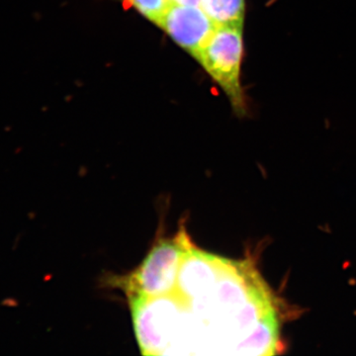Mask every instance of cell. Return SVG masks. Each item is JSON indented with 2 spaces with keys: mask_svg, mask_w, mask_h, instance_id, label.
I'll use <instances>...</instances> for the list:
<instances>
[{
  "mask_svg": "<svg viewBox=\"0 0 356 356\" xmlns=\"http://www.w3.org/2000/svg\"><path fill=\"white\" fill-rule=\"evenodd\" d=\"M161 355H273L280 348L277 299L248 261L224 259L216 280L192 296L149 298Z\"/></svg>",
  "mask_w": 356,
  "mask_h": 356,
  "instance_id": "cell-1",
  "label": "cell"
},
{
  "mask_svg": "<svg viewBox=\"0 0 356 356\" xmlns=\"http://www.w3.org/2000/svg\"><path fill=\"white\" fill-rule=\"evenodd\" d=\"M191 243V238L182 229L172 240L154 245L140 266L122 284L128 299L170 294L177 284L182 259Z\"/></svg>",
  "mask_w": 356,
  "mask_h": 356,
  "instance_id": "cell-2",
  "label": "cell"
},
{
  "mask_svg": "<svg viewBox=\"0 0 356 356\" xmlns=\"http://www.w3.org/2000/svg\"><path fill=\"white\" fill-rule=\"evenodd\" d=\"M243 51V27L217 26L196 58L221 86L238 115L245 114V111L240 83Z\"/></svg>",
  "mask_w": 356,
  "mask_h": 356,
  "instance_id": "cell-3",
  "label": "cell"
},
{
  "mask_svg": "<svg viewBox=\"0 0 356 356\" xmlns=\"http://www.w3.org/2000/svg\"><path fill=\"white\" fill-rule=\"evenodd\" d=\"M158 26L196 58L217 28L201 7L184 6L173 0Z\"/></svg>",
  "mask_w": 356,
  "mask_h": 356,
  "instance_id": "cell-4",
  "label": "cell"
},
{
  "mask_svg": "<svg viewBox=\"0 0 356 356\" xmlns=\"http://www.w3.org/2000/svg\"><path fill=\"white\" fill-rule=\"evenodd\" d=\"M200 7L217 26H243L245 0H201Z\"/></svg>",
  "mask_w": 356,
  "mask_h": 356,
  "instance_id": "cell-5",
  "label": "cell"
},
{
  "mask_svg": "<svg viewBox=\"0 0 356 356\" xmlns=\"http://www.w3.org/2000/svg\"><path fill=\"white\" fill-rule=\"evenodd\" d=\"M172 0H127L129 6L135 7L145 17L159 25Z\"/></svg>",
  "mask_w": 356,
  "mask_h": 356,
  "instance_id": "cell-6",
  "label": "cell"
},
{
  "mask_svg": "<svg viewBox=\"0 0 356 356\" xmlns=\"http://www.w3.org/2000/svg\"><path fill=\"white\" fill-rule=\"evenodd\" d=\"M173 1L177 2L179 4H184V6L196 7H200L201 6V0H173Z\"/></svg>",
  "mask_w": 356,
  "mask_h": 356,
  "instance_id": "cell-7",
  "label": "cell"
},
{
  "mask_svg": "<svg viewBox=\"0 0 356 356\" xmlns=\"http://www.w3.org/2000/svg\"><path fill=\"white\" fill-rule=\"evenodd\" d=\"M1 305L4 307H8V308H15V307L18 306V301L15 298H9L4 299L3 301L1 302Z\"/></svg>",
  "mask_w": 356,
  "mask_h": 356,
  "instance_id": "cell-8",
  "label": "cell"
}]
</instances>
